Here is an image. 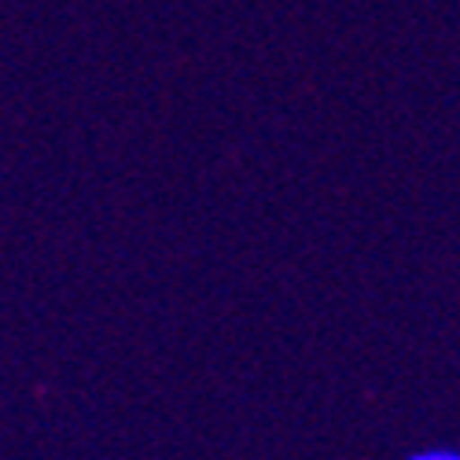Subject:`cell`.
Here are the masks:
<instances>
[{"instance_id": "obj_1", "label": "cell", "mask_w": 460, "mask_h": 460, "mask_svg": "<svg viewBox=\"0 0 460 460\" xmlns=\"http://www.w3.org/2000/svg\"><path fill=\"white\" fill-rule=\"evenodd\" d=\"M405 460H460V449L456 446H424V449L409 453Z\"/></svg>"}]
</instances>
